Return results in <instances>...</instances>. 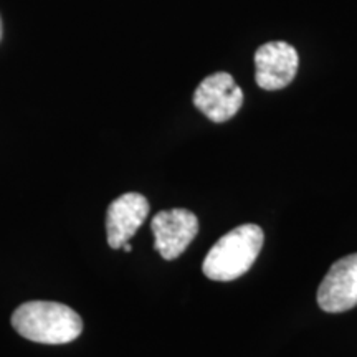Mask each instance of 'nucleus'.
<instances>
[{
  "label": "nucleus",
  "mask_w": 357,
  "mask_h": 357,
  "mask_svg": "<svg viewBox=\"0 0 357 357\" xmlns=\"http://www.w3.org/2000/svg\"><path fill=\"white\" fill-rule=\"evenodd\" d=\"M12 326L22 337L40 344H68L83 331L77 311L52 301L24 303L12 314Z\"/></svg>",
  "instance_id": "obj_1"
},
{
  "label": "nucleus",
  "mask_w": 357,
  "mask_h": 357,
  "mask_svg": "<svg viewBox=\"0 0 357 357\" xmlns=\"http://www.w3.org/2000/svg\"><path fill=\"white\" fill-rule=\"evenodd\" d=\"M263 230L253 223H245L223 235L205 257L202 270L208 280L234 281L247 273L260 255Z\"/></svg>",
  "instance_id": "obj_2"
},
{
  "label": "nucleus",
  "mask_w": 357,
  "mask_h": 357,
  "mask_svg": "<svg viewBox=\"0 0 357 357\" xmlns=\"http://www.w3.org/2000/svg\"><path fill=\"white\" fill-rule=\"evenodd\" d=\"M194 105L213 123H225L243 105V91L231 75L218 71L202 79L194 93Z\"/></svg>",
  "instance_id": "obj_3"
},
{
  "label": "nucleus",
  "mask_w": 357,
  "mask_h": 357,
  "mask_svg": "<svg viewBox=\"0 0 357 357\" xmlns=\"http://www.w3.org/2000/svg\"><path fill=\"white\" fill-rule=\"evenodd\" d=\"M154 248L164 260H176L199 234V220L187 208H171L154 215L151 222Z\"/></svg>",
  "instance_id": "obj_4"
},
{
  "label": "nucleus",
  "mask_w": 357,
  "mask_h": 357,
  "mask_svg": "<svg viewBox=\"0 0 357 357\" xmlns=\"http://www.w3.org/2000/svg\"><path fill=\"white\" fill-rule=\"evenodd\" d=\"M318 305L326 312H344L357 306V253L333 263L318 288Z\"/></svg>",
  "instance_id": "obj_5"
},
{
  "label": "nucleus",
  "mask_w": 357,
  "mask_h": 357,
  "mask_svg": "<svg viewBox=\"0 0 357 357\" xmlns=\"http://www.w3.org/2000/svg\"><path fill=\"white\" fill-rule=\"evenodd\" d=\"M300 58L294 47L287 42L261 45L255 53L258 86L266 91L287 88L298 73Z\"/></svg>",
  "instance_id": "obj_6"
},
{
  "label": "nucleus",
  "mask_w": 357,
  "mask_h": 357,
  "mask_svg": "<svg viewBox=\"0 0 357 357\" xmlns=\"http://www.w3.org/2000/svg\"><path fill=\"white\" fill-rule=\"evenodd\" d=\"M149 215V202L137 192H128L111 202L106 213V231L111 248H123Z\"/></svg>",
  "instance_id": "obj_7"
},
{
  "label": "nucleus",
  "mask_w": 357,
  "mask_h": 357,
  "mask_svg": "<svg viewBox=\"0 0 357 357\" xmlns=\"http://www.w3.org/2000/svg\"><path fill=\"white\" fill-rule=\"evenodd\" d=\"M123 248H124V252H131V250H132V247L129 243H124Z\"/></svg>",
  "instance_id": "obj_8"
},
{
  "label": "nucleus",
  "mask_w": 357,
  "mask_h": 357,
  "mask_svg": "<svg viewBox=\"0 0 357 357\" xmlns=\"http://www.w3.org/2000/svg\"><path fill=\"white\" fill-rule=\"evenodd\" d=\"M0 38H2V20H0Z\"/></svg>",
  "instance_id": "obj_9"
}]
</instances>
